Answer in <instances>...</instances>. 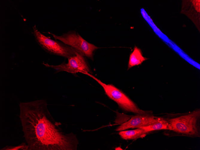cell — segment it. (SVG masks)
Segmentation results:
<instances>
[{
	"label": "cell",
	"mask_w": 200,
	"mask_h": 150,
	"mask_svg": "<svg viewBox=\"0 0 200 150\" xmlns=\"http://www.w3.org/2000/svg\"><path fill=\"white\" fill-rule=\"evenodd\" d=\"M19 117L28 150H76V135L66 134L51 115L44 100L19 104Z\"/></svg>",
	"instance_id": "6da1fadb"
},
{
	"label": "cell",
	"mask_w": 200,
	"mask_h": 150,
	"mask_svg": "<svg viewBox=\"0 0 200 150\" xmlns=\"http://www.w3.org/2000/svg\"><path fill=\"white\" fill-rule=\"evenodd\" d=\"M169 125V130L181 136L200 137V109L183 113L167 114L163 117Z\"/></svg>",
	"instance_id": "7a4b0ae2"
},
{
	"label": "cell",
	"mask_w": 200,
	"mask_h": 150,
	"mask_svg": "<svg viewBox=\"0 0 200 150\" xmlns=\"http://www.w3.org/2000/svg\"><path fill=\"white\" fill-rule=\"evenodd\" d=\"M83 74L92 78L103 88L106 94L110 99L116 102L125 110L136 114L151 115L150 111H146L139 108L122 91L112 84H106L102 82L90 73Z\"/></svg>",
	"instance_id": "3957f363"
},
{
	"label": "cell",
	"mask_w": 200,
	"mask_h": 150,
	"mask_svg": "<svg viewBox=\"0 0 200 150\" xmlns=\"http://www.w3.org/2000/svg\"><path fill=\"white\" fill-rule=\"evenodd\" d=\"M32 28L35 40L47 53L68 59L75 55L78 51L60 41L53 40L43 34L37 29L36 25Z\"/></svg>",
	"instance_id": "277c9868"
},
{
	"label": "cell",
	"mask_w": 200,
	"mask_h": 150,
	"mask_svg": "<svg viewBox=\"0 0 200 150\" xmlns=\"http://www.w3.org/2000/svg\"><path fill=\"white\" fill-rule=\"evenodd\" d=\"M48 33L55 40H58L78 50L92 60L94 52L100 48L87 41L75 30H70L61 36H57L50 32Z\"/></svg>",
	"instance_id": "5b68a950"
},
{
	"label": "cell",
	"mask_w": 200,
	"mask_h": 150,
	"mask_svg": "<svg viewBox=\"0 0 200 150\" xmlns=\"http://www.w3.org/2000/svg\"><path fill=\"white\" fill-rule=\"evenodd\" d=\"M85 56L79 51L75 55L68 59V62L65 61L58 65H51L43 62V64L45 67L50 68L55 70L56 73L65 71L75 74L78 73L88 72L91 73V71Z\"/></svg>",
	"instance_id": "8992f818"
},
{
	"label": "cell",
	"mask_w": 200,
	"mask_h": 150,
	"mask_svg": "<svg viewBox=\"0 0 200 150\" xmlns=\"http://www.w3.org/2000/svg\"><path fill=\"white\" fill-rule=\"evenodd\" d=\"M163 117L155 116L151 115L137 114L118 126L115 131H121L129 128H138L147 126L158 122Z\"/></svg>",
	"instance_id": "52a82bcc"
},
{
	"label": "cell",
	"mask_w": 200,
	"mask_h": 150,
	"mask_svg": "<svg viewBox=\"0 0 200 150\" xmlns=\"http://www.w3.org/2000/svg\"><path fill=\"white\" fill-rule=\"evenodd\" d=\"M181 13L186 15L200 32V0H183Z\"/></svg>",
	"instance_id": "ba28073f"
},
{
	"label": "cell",
	"mask_w": 200,
	"mask_h": 150,
	"mask_svg": "<svg viewBox=\"0 0 200 150\" xmlns=\"http://www.w3.org/2000/svg\"><path fill=\"white\" fill-rule=\"evenodd\" d=\"M148 58L144 57L141 50L135 46L133 51L131 53L129 58L128 70L132 67L140 65Z\"/></svg>",
	"instance_id": "9c48e42d"
},
{
	"label": "cell",
	"mask_w": 200,
	"mask_h": 150,
	"mask_svg": "<svg viewBox=\"0 0 200 150\" xmlns=\"http://www.w3.org/2000/svg\"><path fill=\"white\" fill-rule=\"evenodd\" d=\"M146 134L144 130L141 128L133 130L122 131L119 133L121 138L125 140H136L145 137Z\"/></svg>",
	"instance_id": "30bf717a"
},
{
	"label": "cell",
	"mask_w": 200,
	"mask_h": 150,
	"mask_svg": "<svg viewBox=\"0 0 200 150\" xmlns=\"http://www.w3.org/2000/svg\"><path fill=\"white\" fill-rule=\"evenodd\" d=\"M141 128L143 129L147 133L151 131L161 130H169V125L166 120L163 118L160 121L150 125L142 127Z\"/></svg>",
	"instance_id": "8fae6325"
},
{
	"label": "cell",
	"mask_w": 200,
	"mask_h": 150,
	"mask_svg": "<svg viewBox=\"0 0 200 150\" xmlns=\"http://www.w3.org/2000/svg\"><path fill=\"white\" fill-rule=\"evenodd\" d=\"M28 146L25 143H22L16 146H7L0 150H28Z\"/></svg>",
	"instance_id": "7c38bea8"
}]
</instances>
